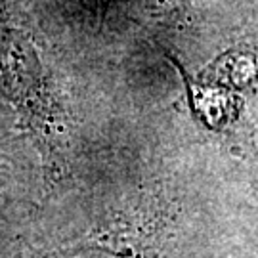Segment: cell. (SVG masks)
Instances as JSON below:
<instances>
[{"mask_svg":"<svg viewBox=\"0 0 258 258\" xmlns=\"http://www.w3.org/2000/svg\"><path fill=\"white\" fill-rule=\"evenodd\" d=\"M0 96L19 113L31 134L52 149L59 122L46 69L33 38L0 8Z\"/></svg>","mask_w":258,"mask_h":258,"instance_id":"obj_1","label":"cell"},{"mask_svg":"<svg viewBox=\"0 0 258 258\" xmlns=\"http://www.w3.org/2000/svg\"><path fill=\"white\" fill-rule=\"evenodd\" d=\"M170 61L178 67L184 81L187 105L195 120L212 134L230 142H237L243 153H256L247 113V96L205 83L184 71L174 57H170Z\"/></svg>","mask_w":258,"mask_h":258,"instance_id":"obj_2","label":"cell"},{"mask_svg":"<svg viewBox=\"0 0 258 258\" xmlns=\"http://www.w3.org/2000/svg\"><path fill=\"white\" fill-rule=\"evenodd\" d=\"M197 79L243 96L258 90V50L250 46L230 48L216 55L197 73Z\"/></svg>","mask_w":258,"mask_h":258,"instance_id":"obj_3","label":"cell"},{"mask_svg":"<svg viewBox=\"0 0 258 258\" xmlns=\"http://www.w3.org/2000/svg\"><path fill=\"white\" fill-rule=\"evenodd\" d=\"M252 195H254V199H256L258 203V174L252 178Z\"/></svg>","mask_w":258,"mask_h":258,"instance_id":"obj_4","label":"cell"}]
</instances>
